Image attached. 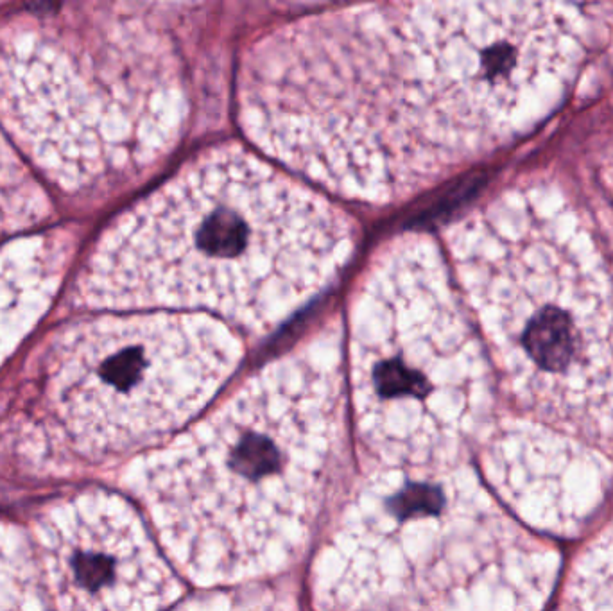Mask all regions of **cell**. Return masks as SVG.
Wrapping results in <instances>:
<instances>
[{
  "mask_svg": "<svg viewBox=\"0 0 613 611\" xmlns=\"http://www.w3.org/2000/svg\"><path fill=\"white\" fill-rule=\"evenodd\" d=\"M544 4L343 9L251 45L246 135L345 198L395 203L513 135L570 69Z\"/></svg>",
  "mask_w": 613,
  "mask_h": 611,
  "instance_id": "cell-1",
  "label": "cell"
},
{
  "mask_svg": "<svg viewBox=\"0 0 613 611\" xmlns=\"http://www.w3.org/2000/svg\"><path fill=\"white\" fill-rule=\"evenodd\" d=\"M354 246V224L320 194L242 147H216L104 233L79 303L216 314L260 336L327 289Z\"/></svg>",
  "mask_w": 613,
  "mask_h": 611,
  "instance_id": "cell-2",
  "label": "cell"
},
{
  "mask_svg": "<svg viewBox=\"0 0 613 611\" xmlns=\"http://www.w3.org/2000/svg\"><path fill=\"white\" fill-rule=\"evenodd\" d=\"M337 327L246 380L164 450L131 490L199 585L268 576L309 540L343 443Z\"/></svg>",
  "mask_w": 613,
  "mask_h": 611,
  "instance_id": "cell-3",
  "label": "cell"
},
{
  "mask_svg": "<svg viewBox=\"0 0 613 611\" xmlns=\"http://www.w3.org/2000/svg\"><path fill=\"white\" fill-rule=\"evenodd\" d=\"M187 110L173 47L137 18L31 29L0 49V117L65 189H99L155 164Z\"/></svg>",
  "mask_w": 613,
  "mask_h": 611,
  "instance_id": "cell-4",
  "label": "cell"
},
{
  "mask_svg": "<svg viewBox=\"0 0 613 611\" xmlns=\"http://www.w3.org/2000/svg\"><path fill=\"white\" fill-rule=\"evenodd\" d=\"M357 431L382 465L434 470L479 402L484 366L440 250L409 233L375 257L352 307Z\"/></svg>",
  "mask_w": 613,
  "mask_h": 611,
  "instance_id": "cell-5",
  "label": "cell"
},
{
  "mask_svg": "<svg viewBox=\"0 0 613 611\" xmlns=\"http://www.w3.org/2000/svg\"><path fill=\"white\" fill-rule=\"evenodd\" d=\"M459 280L513 379L562 388L613 373V294L587 246L536 219L520 194L449 230Z\"/></svg>",
  "mask_w": 613,
  "mask_h": 611,
  "instance_id": "cell-6",
  "label": "cell"
},
{
  "mask_svg": "<svg viewBox=\"0 0 613 611\" xmlns=\"http://www.w3.org/2000/svg\"><path fill=\"white\" fill-rule=\"evenodd\" d=\"M237 334L194 312L92 319L38 359L45 418L79 456L144 447L207 404L241 362Z\"/></svg>",
  "mask_w": 613,
  "mask_h": 611,
  "instance_id": "cell-7",
  "label": "cell"
},
{
  "mask_svg": "<svg viewBox=\"0 0 613 611\" xmlns=\"http://www.w3.org/2000/svg\"><path fill=\"white\" fill-rule=\"evenodd\" d=\"M467 499L432 470L391 468L355 493L316 563L325 611H436L459 585Z\"/></svg>",
  "mask_w": 613,
  "mask_h": 611,
  "instance_id": "cell-8",
  "label": "cell"
},
{
  "mask_svg": "<svg viewBox=\"0 0 613 611\" xmlns=\"http://www.w3.org/2000/svg\"><path fill=\"white\" fill-rule=\"evenodd\" d=\"M35 536L54 611H162L180 594L137 511L112 491L52 504Z\"/></svg>",
  "mask_w": 613,
  "mask_h": 611,
  "instance_id": "cell-9",
  "label": "cell"
},
{
  "mask_svg": "<svg viewBox=\"0 0 613 611\" xmlns=\"http://www.w3.org/2000/svg\"><path fill=\"white\" fill-rule=\"evenodd\" d=\"M69 244L35 237L0 250V361L44 312L60 282Z\"/></svg>",
  "mask_w": 613,
  "mask_h": 611,
  "instance_id": "cell-10",
  "label": "cell"
},
{
  "mask_svg": "<svg viewBox=\"0 0 613 611\" xmlns=\"http://www.w3.org/2000/svg\"><path fill=\"white\" fill-rule=\"evenodd\" d=\"M0 611H49L35 560L17 527L0 520Z\"/></svg>",
  "mask_w": 613,
  "mask_h": 611,
  "instance_id": "cell-11",
  "label": "cell"
},
{
  "mask_svg": "<svg viewBox=\"0 0 613 611\" xmlns=\"http://www.w3.org/2000/svg\"><path fill=\"white\" fill-rule=\"evenodd\" d=\"M40 198L33 194L31 181L26 180L15 156L0 142V228L35 223L40 216Z\"/></svg>",
  "mask_w": 613,
  "mask_h": 611,
  "instance_id": "cell-12",
  "label": "cell"
},
{
  "mask_svg": "<svg viewBox=\"0 0 613 611\" xmlns=\"http://www.w3.org/2000/svg\"><path fill=\"white\" fill-rule=\"evenodd\" d=\"M178 611H242L241 606L235 603L232 597L228 595H221L217 601H212L210 606L208 604H185L183 608Z\"/></svg>",
  "mask_w": 613,
  "mask_h": 611,
  "instance_id": "cell-13",
  "label": "cell"
}]
</instances>
